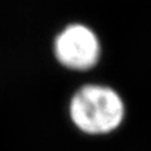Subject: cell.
Instances as JSON below:
<instances>
[{
	"instance_id": "6da1fadb",
	"label": "cell",
	"mask_w": 151,
	"mask_h": 151,
	"mask_svg": "<svg viewBox=\"0 0 151 151\" xmlns=\"http://www.w3.org/2000/svg\"><path fill=\"white\" fill-rule=\"evenodd\" d=\"M126 112L121 93L101 82L79 84L68 102L70 124L88 137L107 136L117 131L126 119Z\"/></svg>"
},
{
	"instance_id": "7a4b0ae2",
	"label": "cell",
	"mask_w": 151,
	"mask_h": 151,
	"mask_svg": "<svg viewBox=\"0 0 151 151\" xmlns=\"http://www.w3.org/2000/svg\"><path fill=\"white\" fill-rule=\"evenodd\" d=\"M52 55L62 69L70 73H88L101 64L103 43L98 32L84 22H69L55 33Z\"/></svg>"
}]
</instances>
